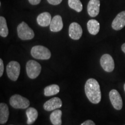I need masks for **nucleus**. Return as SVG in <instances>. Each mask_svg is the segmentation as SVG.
I'll return each mask as SVG.
<instances>
[{
	"label": "nucleus",
	"mask_w": 125,
	"mask_h": 125,
	"mask_svg": "<svg viewBox=\"0 0 125 125\" xmlns=\"http://www.w3.org/2000/svg\"><path fill=\"white\" fill-rule=\"evenodd\" d=\"M81 125H96L95 123H94L93 121H91V120H87L83 122Z\"/></svg>",
	"instance_id": "24"
},
{
	"label": "nucleus",
	"mask_w": 125,
	"mask_h": 125,
	"mask_svg": "<svg viewBox=\"0 0 125 125\" xmlns=\"http://www.w3.org/2000/svg\"></svg>",
	"instance_id": "28"
},
{
	"label": "nucleus",
	"mask_w": 125,
	"mask_h": 125,
	"mask_svg": "<svg viewBox=\"0 0 125 125\" xmlns=\"http://www.w3.org/2000/svg\"><path fill=\"white\" fill-rule=\"evenodd\" d=\"M62 0H47L50 4L53 5H57L60 4L62 2Z\"/></svg>",
	"instance_id": "22"
},
{
	"label": "nucleus",
	"mask_w": 125,
	"mask_h": 125,
	"mask_svg": "<svg viewBox=\"0 0 125 125\" xmlns=\"http://www.w3.org/2000/svg\"><path fill=\"white\" fill-rule=\"evenodd\" d=\"M52 19L51 14L49 12H45L38 16L37 21L38 24L41 27H47L51 24Z\"/></svg>",
	"instance_id": "14"
},
{
	"label": "nucleus",
	"mask_w": 125,
	"mask_h": 125,
	"mask_svg": "<svg viewBox=\"0 0 125 125\" xmlns=\"http://www.w3.org/2000/svg\"><path fill=\"white\" fill-rule=\"evenodd\" d=\"M31 54L34 58L39 60H48L51 57V52L46 47L37 45L32 48Z\"/></svg>",
	"instance_id": "2"
},
{
	"label": "nucleus",
	"mask_w": 125,
	"mask_h": 125,
	"mask_svg": "<svg viewBox=\"0 0 125 125\" xmlns=\"http://www.w3.org/2000/svg\"><path fill=\"white\" fill-rule=\"evenodd\" d=\"M9 115V108L8 105L5 103L0 104V123L4 124L8 120Z\"/></svg>",
	"instance_id": "15"
},
{
	"label": "nucleus",
	"mask_w": 125,
	"mask_h": 125,
	"mask_svg": "<svg viewBox=\"0 0 125 125\" xmlns=\"http://www.w3.org/2000/svg\"><path fill=\"white\" fill-rule=\"evenodd\" d=\"M63 27L62 18L60 15H56L52 19L50 24V30L52 32H59L62 30Z\"/></svg>",
	"instance_id": "13"
},
{
	"label": "nucleus",
	"mask_w": 125,
	"mask_h": 125,
	"mask_svg": "<svg viewBox=\"0 0 125 125\" xmlns=\"http://www.w3.org/2000/svg\"><path fill=\"white\" fill-rule=\"evenodd\" d=\"M124 90H125V85H124Z\"/></svg>",
	"instance_id": "27"
},
{
	"label": "nucleus",
	"mask_w": 125,
	"mask_h": 125,
	"mask_svg": "<svg viewBox=\"0 0 125 125\" xmlns=\"http://www.w3.org/2000/svg\"><path fill=\"white\" fill-rule=\"evenodd\" d=\"M82 29L78 23L74 22L71 23L69 26V36L74 40H78L82 35Z\"/></svg>",
	"instance_id": "9"
},
{
	"label": "nucleus",
	"mask_w": 125,
	"mask_h": 125,
	"mask_svg": "<svg viewBox=\"0 0 125 125\" xmlns=\"http://www.w3.org/2000/svg\"><path fill=\"white\" fill-rule=\"evenodd\" d=\"M85 92L87 98L93 104H98L101 99V93L100 85L93 78H90L86 82Z\"/></svg>",
	"instance_id": "1"
},
{
	"label": "nucleus",
	"mask_w": 125,
	"mask_h": 125,
	"mask_svg": "<svg viewBox=\"0 0 125 125\" xmlns=\"http://www.w3.org/2000/svg\"><path fill=\"white\" fill-rule=\"evenodd\" d=\"M68 4L71 9L77 12H81L82 10L83 6L80 0H68Z\"/></svg>",
	"instance_id": "21"
},
{
	"label": "nucleus",
	"mask_w": 125,
	"mask_h": 125,
	"mask_svg": "<svg viewBox=\"0 0 125 125\" xmlns=\"http://www.w3.org/2000/svg\"><path fill=\"white\" fill-rule=\"evenodd\" d=\"M100 64L103 69L108 73H111L114 71L115 68V62L114 59L109 54H104L101 56Z\"/></svg>",
	"instance_id": "7"
},
{
	"label": "nucleus",
	"mask_w": 125,
	"mask_h": 125,
	"mask_svg": "<svg viewBox=\"0 0 125 125\" xmlns=\"http://www.w3.org/2000/svg\"><path fill=\"white\" fill-rule=\"evenodd\" d=\"M20 73V65L18 62L12 61L7 65V74L10 80H18Z\"/></svg>",
	"instance_id": "6"
},
{
	"label": "nucleus",
	"mask_w": 125,
	"mask_h": 125,
	"mask_svg": "<svg viewBox=\"0 0 125 125\" xmlns=\"http://www.w3.org/2000/svg\"><path fill=\"white\" fill-rule=\"evenodd\" d=\"M87 27L89 32L92 35H96L100 31V23L97 20L91 19L89 20L87 23Z\"/></svg>",
	"instance_id": "16"
},
{
	"label": "nucleus",
	"mask_w": 125,
	"mask_h": 125,
	"mask_svg": "<svg viewBox=\"0 0 125 125\" xmlns=\"http://www.w3.org/2000/svg\"><path fill=\"white\" fill-rule=\"evenodd\" d=\"M28 1H29V2L30 3L31 5H37L40 4L41 0H28Z\"/></svg>",
	"instance_id": "25"
},
{
	"label": "nucleus",
	"mask_w": 125,
	"mask_h": 125,
	"mask_svg": "<svg viewBox=\"0 0 125 125\" xmlns=\"http://www.w3.org/2000/svg\"><path fill=\"white\" fill-rule=\"evenodd\" d=\"M122 51L123 52L125 53V43H123V44L122 45Z\"/></svg>",
	"instance_id": "26"
},
{
	"label": "nucleus",
	"mask_w": 125,
	"mask_h": 125,
	"mask_svg": "<svg viewBox=\"0 0 125 125\" xmlns=\"http://www.w3.org/2000/svg\"><path fill=\"white\" fill-rule=\"evenodd\" d=\"M9 31L8 29L7 23L4 17H0V35L5 38L8 35Z\"/></svg>",
	"instance_id": "20"
},
{
	"label": "nucleus",
	"mask_w": 125,
	"mask_h": 125,
	"mask_svg": "<svg viewBox=\"0 0 125 125\" xmlns=\"http://www.w3.org/2000/svg\"><path fill=\"white\" fill-rule=\"evenodd\" d=\"M26 115L27 116V123L28 125H32L35 122L38 116V111L33 107L29 108L26 110Z\"/></svg>",
	"instance_id": "17"
},
{
	"label": "nucleus",
	"mask_w": 125,
	"mask_h": 125,
	"mask_svg": "<svg viewBox=\"0 0 125 125\" xmlns=\"http://www.w3.org/2000/svg\"><path fill=\"white\" fill-rule=\"evenodd\" d=\"M41 71V65L35 60H30L26 64V72L28 76L33 79L40 75Z\"/></svg>",
	"instance_id": "4"
},
{
	"label": "nucleus",
	"mask_w": 125,
	"mask_h": 125,
	"mask_svg": "<svg viewBox=\"0 0 125 125\" xmlns=\"http://www.w3.org/2000/svg\"><path fill=\"white\" fill-rule=\"evenodd\" d=\"M100 0H90L87 4V13L90 17L94 18L98 15L100 12Z\"/></svg>",
	"instance_id": "11"
},
{
	"label": "nucleus",
	"mask_w": 125,
	"mask_h": 125,
	"mask_svg": "<svg viewBox=\"0 0 125 125\" xmlns=\"http://www.w3.org/2000/svg\"><path fill=\"white\" fill-rule=\"evenodd\" d=\"M10 105L16 109H25L30 105V101L27 98L19 94L13 95L9 100Z\"/></svg>",
	"instance_id": "5"
},
{
	"label": "nucleus",
	"mask_w": 125,
	"mask_h": 125,
	"mask_svg": "<svg viewBox=\"0 0 125 125\" xmlns=\"http://www.w3.org/2000/svg\"><path fill=\"white\" fill-rule=\"evenodd\" d=\"M62 101L59 97H53L47 101L43 104V108L47 111H51L62 107Z\"/></svg>",
	"instance_id": "10"
},
{
	"label": "nucleus",
	"mask_w": 125,
	"mask_h": 125,
	"mask_svg": "<svg viewBox=\"0 0 125 125\" xmlns=\"http://www.w3.org/2000/svg\"><path fill=\"white\" fill-rule=\"evenodd\" d=\"M62 111L60 109H55L50 115V120L53 125H62Z\"/></svg>",
	"instance_id": "18"
},
{
	"label": "nucleus",
	"mask_w": 125,
	"mask_h": 125,
	"mask_svg": "<svg viewBox=\"0 0 125 125\" xmlns=\"http://www.w3.org/2000/svg\"><path fill=\"white\" fill-rule=\"evenodd\" d=\"M18 34L19 38L22 40H30L34 37V31L28 26L26 23L21 22L18 25Z\"/></svg>",
	"instance_id": "3"
},
{
	"label": "nucleus",
	"mask_w": 125,
	"mask_h": 125,
	"mask_svg": "<svg viewBox=\"0 0 125 125\" xmlns=\"http://www.w3.org/2000/svg\"><path fill=\"white\" fill-rule=\"evenodd\" d=\"M125 26V10L118 13L112 23V27L115 30L118 31Z\"/></svg>",
	"instance_id": "12"
},
{
	"label": "nucleus",
	"mask_w": 125,
	"mask_h": 125,
	"mask_svg": "<svg viewBox=\"0 0 125 125\" xmlns=\"http://www.w3.org/2000/svg\"><path fill=\"white\" fill-rule=\"evenodd\" d=\"M109 99L112 106L116 110H121L123 107V101L119 92L115 89H112L109 93Z\"/></svg>",
	"instance_id": "8"
},
{
	"label": "nucleus",
	"mask_w": 125,
	"mask_h": 125,
	"mask_svg": "<svg viewBox=\"0 0 125 125\" xmlns=\"http://www.w3.org/2000/svg\"><path fill=\"white\" fill-rule=\"evenodd\" d=\"M60 92V87L57 85L53 84L48 86L44 89V95L45 96H52L57 94Z\"/></svg>",
	"instance_id": "19"
},
{
	"label": "nucleus",
	"mask_w": 125,
	"mask_h": 125,
	"mask_svg": "<svg viewBox=\"0 0 125 125\" xmlns=\"http://www.w3.org/2000/svg\"><path fill=\"white\" fill-rule=\"evenodd\" d=\"M4 62L2 59H0V76H2L3 73H4Z\"/></svg>",
	"instance_id": "23"
}]
</instances>
